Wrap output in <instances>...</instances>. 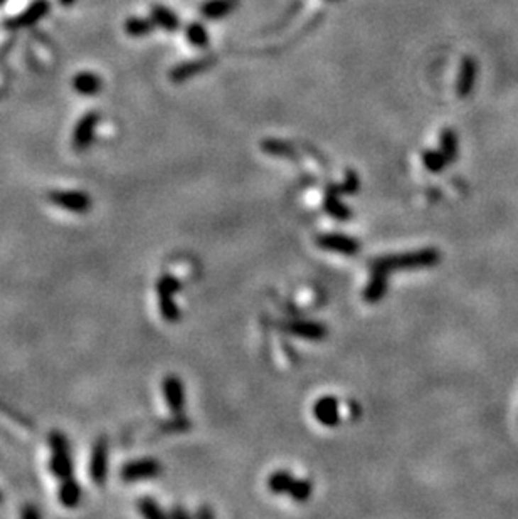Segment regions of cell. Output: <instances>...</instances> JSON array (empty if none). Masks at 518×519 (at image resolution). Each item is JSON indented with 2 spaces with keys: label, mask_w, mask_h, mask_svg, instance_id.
Masks as SVG:
<instances>
[{
  "label": "cell",
  "mask_w": 518,
  "mask_h": 519,
  "mask_svg": "<svg viewBox=\"0 0 518 519\" xmlns=\"http://www.w3.org/2000/svg\"><path fill=\"white\" fill-rule=\"evenodd\" d=\"M283 330L288 335L297 336V338L310 340V341H320L326 338L329 335V328L320 321H310V320H297L290 321L283 326Z\"/></svg>",
  "instance_id": "52a82bcc"
},
{
  "label": "cell",
  "mask_w": 518,
  "mask_h": 519,
  "mask_svg": "<svg viewBox=\"0 0 518 519\" xmlns=\"http://www.w3.org/2000/svg\"><path fill=\"white\" fill-rule=\"evenodd\" d=\"M441 261V254L438 249L428 247L414 250L406 254H390V256L375 257L370 262V271L392 272V271H411V269H428L434 267Z\"/></svg>",
  "instance_id": "6da1fadb"
},
{
  "label": "cell",
  "mask_w": 518,
  "mask_h": 519,
  "mask_svg": "<svg viewBox=\"0 0 518 519\" xmlns=\"http://www.w3.org/2000/svg\"><path fill=\"white\" fill-rule=\"evenodd\" d=\"M49 12V2L48 0H35V2L27 9L26 12H22L21 16L13 17L7 22L9 29H22V27H27L34 22H38L40 17H44L45 13Z\"/></svg>",
  "instance_id": "4fadbf2b"
},
{
  "label": "cell",
  "mask_w": 518,
  "mask_h": 519,
  "mask_svg": "<svg viewBox=\"0 0 518 519\" xmlns=\"http://www.w3.org/2000/svg\"><path fill=\"white\" fill-rule=\"evenodd\" d=\"M263 152L275 155V157H283V158H294L297 155V150L292 143L288 141H280V140H265L261 143Z\"/></svg>",
  "instance_id": "44dd1931"
},
{
  "label": "cell",
  "mask_w": 518,
  "mask_h": 519,
  "mask_svg": "<svg viewBox=\"0 0 518 519\" xmlns=\"http://www.w3.org/2000/svg\"><path fill=\"white\" fill-rule=\"evenodd\" d=\"M162 464L157 461V459H136V461L126 462L123 467H121L120 476L125 482H136V481H147V479H155L162 474Z\"/></svg>",
  "instance_id": "277c9868"
},
{
  "label": "cell",
  "mask_w": 518,
  "mask_h": 519,
  "mask_svg": "<svg viewBox=\"0 0 518 519\" xmlns=\"http://www.w3.org/2000/svg\"><path fill=\"white\" fill-rule=\"evenodd\" d=\"M59 2H61L62 6H71V4H75L76 0H59Z\"/></svg>",
  "instance_id": "e575fe53"
},
{
  "label": "cell",
  "mask_w": 518,
  "mask_h": 519,
  "mask_svg": "<svg viewBox=\"0 0 518 519\" xmlns=\"http://www.w3.org/2000/svg\"><path fill=\"white\" fill-rule=\"evenodd\" d=\"M422 163L428 168L431 173H439L444 170V167L449 165L446 157L439 152V150H428V152L422 153Z\"/></svg>",
  "instance_id": "d4e9b609"
},
{
  "label": "cell",
  "mask_w": 518,
  "mask_h": 519,
  "mask_svg": "<svg viewBox=\"0 0 518 519\" xmlns=\"http://www.w3.org/2000/svg\"><path fill=\"white\" fill-rule=\"evenodd\" d=\"M99 121V115L98 113H88L84 115L76 125L75 133H72V148L78 150V152H83L91 145L94 136V128H97Z\"/></svg>",
  "instance_id": "ba28073f"
},
{
  "label": "cell",
  "mask_w": 518,
  "mask_h": 519,
  "mask_svg": "<svg viewBox=\"0 0 518 519\" xmlns=\"http://www.w3.org/2000/svg\"><path fill=\"white\" fill-rule=\"evenodd\" d=\"M108 474V439L99 437L94 442L93 452L89 461V476L91 481L97 486H103Z\"/></svg>",
  "instance_id": "8992f818"
},
{
  "label": "cell",
  "mask_w": 518,
  "mask_h": 519,
  "mask_svg": "<svg viewBox=\"0 0 518 519\" xmlns=\"http://www.w3.org/2000/svg\"><path fill=\"white\" fill-rule=\"evenodd\" d=\"M312 493H313L312 481H308V479H293L292 486H290L288 493H286V494H288L293 501H297V503H304V501H308L312 498Z\"/></svg>",
  "instance_id": "cb8c5ba5"
},
{
  "label": "cell",
  "mask_w": 518,
  "mask_h": 519,
  "mask_svg": "<svg viewBox=\"0 0 518 519\" xmlns=\"http://www.w3.org/2000/svg\"><path fill=\"white\" fill-rule=\"evenodd\" d=\"M22 516H24V518H38V516H39V514H38V513H35L33 508H27V511H24V513H22Z\"/></svg>",
  "instance_id": "836d02e7"
},
{
  "label": "cell",
  "mask_w": 518,
  "mask_h": 519,
  "mask_svg": "<svg viewBox=\"0 0 518 519\" xmlns=\"http://www.w3.org/2000/svg\"><path fill=\"white\" fill-rule=\"evenodd\" d=\"M315 244L320 249L330 250V252L342 254V256H357L360 252V242L356 238H350L347 234H338V232H325L318 234L315 238Z\"/></svg>",
  "instance_id": "3957f363"
},
{
  "label": "cell",
  "mask_w": 518,
  "mask_h": 519,
  "mask_svg": "<svg viewBox=\"0 0 518 519\" xmlns=\"http://www.w3.org/2000/svg\"><path fill=\"white\" fill-rule=\"evenodd\" d=\"M157 294L175 296L182 289V282L172 274H162L157 281Z\"/></svg>",
  "instance_id": "83f0119b"
},
{
  "label": "cell",
  "mask_w": 518,
  "mask_h": 519,
  "mask_svg": "<svg viewBox=\"0 0 518 519\" xmlns=\"http://www.w3.org/2000/svg\"><path fill=\"white\" fill-rule=\"evenodd\" d=\"M49 445H51V461H49V467L54 477L65 481L67 477H72V459L70 454V440L62 432L54 430L49 435Z\"/></svg>",
  "instance_id": "7a4b0ae2"
},
{
  "label": "cell",
  "mask_w": 518,
  "mask_h": 519,
  "mask_svg": "<svg viewBox=\"0 0 518 519\" xmlns=\"http://www.w3.org/2000/svg\"><path fill=\"white\" fill-rule=\"evenodd\" d=\"M294 477L288 471H276L268 477V489L275 494H286Z\"/></svg>",
  "instance_id": "ffe728a7"
},
{
  "label": "cell",
  "mask_w": 518,
  "mask_h": 519,
  "mask_svg": "<svg viewBox=\"0 0 518 519\" xmlns=\"http://www.w3.org/2000/svg\"><path fill=\"white\" fill-rule=\"evenodd\" d=\"M72 86H75V89L79 94L93 96V94H98L101 91V79H99V76L93 74V72H79L72 79Z\"/></svg>",
  "instance_id": "e0dca14e"
},
{
  "label": "cell",
  "mask_w": 518,
  "mask_h": 519,
  "mask_svg": "<svg viewBox=\"0 0 518 519\" xmlns=\"http://www.w3.org/2000/svg\"><path fill=\"white\" fill-rule=\"evenodd\" d=\"M153 27H155V22H153V21L130 19L128 22H126L125 29L130 35H135V38H138V35H147L148 33H152Z\"/></svg>",
  "instance_id": "f546056e"
},
{
  "label": "cell",
  "mask_w": 518,
  "mask_h": 519,
  "mask_svg": "<svg viewBox=\"0 0 518 519\" xmlns=\"http://www.w3.org/2000/svg\"><path fill=\"white\" fill-rule=\"evenodd\" d=\"M238 6V0H207L201 6V13L207 19H221Z\"/></svg>",
  "instance_id": "2e32d148"
},
{
  "label": "cell",
  "mask_w": 518,
  "mask_h": 519,
  "mask_svg": "<svg viewBox=\"0 0 518 519\" xmlns=\"http://www.w3.org/2000/svg\"><path fill=\"white\" fill-rule=\"evenodd\" d=\"M187 40L190 44H194L195 48H206V45L209 44V34L206 30V27H204L202 24H190L187 27Z\"/></svg>",
  "instance_id": "f1b7e54d"
},
{
  "label": "cell",
  "mask_w": 518,
  "mask_h": 519,
  "mask_svg": "<svg viewBox=\"0 0 518 519\" xmlns=\"http://www.w3.org/2000/svg\"><path fill=\"white\" fill-rule=\"evenodd\" d=\"M136 508H138V511L143 514L145 518L148 519H157V518H169V514H167L163 509L158 506V503L155 499L152 498H143L140 499L138 503H136Z\"/></svg>",
  "instance_id": "4316f807"
},
{
  "label": "cell",
  "mask_w": 518,
  "mask_h": 519,
  "mask_svg": "<svg viewBox=\"0 0 518 519\" xmlns=\"http://www.w3.org/2000/svg\"><path fill=\"white\" fill-rule=\"evenodd\" d=\"M169 518H189V513L187 511H184V509H180V508H175L174 509V511H172V513H169Z\"/></svg>",
  "instance_id": "1f68e13d"
},
{
  "label": "cell",
  "mask_w": 518,
  "mask_h": 519,
  "mask_svg": "<svg viewBox=\"0 0 518 519\" xmlns=\"http://www.w3.org/2000/svg\"><path fill=\"white\" fill-rule=\"evenodd\" d=\"M49 202L75 213H86L91 208V199L79 190H53L48 195Z\"/></svg>",
  "instance_id": "5b68a950"
},
{
  "label": "cell",
  "mask_w": 518,
  "mask_h": 519,
  "mask_svg": "<svg viewBox=\"0 0 518 519\" xmlns=\"http://www.w3.org/2000/svg\"><path fill=\"white\" fill-rule=\"evenodd\" d=\"M162 391L172 413H182L185 407V390L179 376H165L162 381Z\"/></svg>",
  "instance_id": "9c48e42d"
},
{
  "label": "cell",
  "mask_w": 518,
  "mask_h": 519,
  "mask_svg": "<svg viewBox=\"0 0 518 519\" xmlns=\"http://www.w3.org/2000/svg\"><path fill=\"white\" fill-rule=\"evenodd\" d=\"M476 77H478V62L476 59L466 56L461 61L460 74H458L456 81V93L460 98H468L473 91L476 84Z\"/></svg>",
  "instance_id": "8fae6325"
},
{
  "label": "cell",
  "mask_w": 518,
  "mask_h": 519,
  "mask_svg": "<svg viewBox=\"0 0 518 519\" xmlns=\"http://www.w3.org/2000/svg\"><path fill=\"white\" fill-rule=\"evenodd\" d=\"M439 152L446 157L448 163H453L458 157V136L451 128H446L441 133Z\"/></svg>",
  "instance_id": "7402d4cb"
},
{
  "label": "cell",
  "mask_w": 518,
  "mask_h": 519,
  "mask_svg": "<svg viewBox=\"0 0 518 519\" xmlns=\"http://www.w3.org/2000/svg\"><path fill=\"white\" fill-rule=\"evenodd\" d=\"M389 274L387 272H380V271H372V277L370 281L367 282L365 289H363L362 298L363 301L369 303V304H375L379 301H382L387 294L389 289Z\"/></svg>",
  "instance_id": "7c38bea8"
},
{
  "label": "cell",
  "mask_w": 518,
  "mask_h": 519,
  "mask_svg": "<svg viewBox=\"0 0 518 519\" xmlns=\"http://www.w3.org/2000/svg\"><path fill=\"white\" fill-rule=\"evenodd\" d=\"M324 208L335 221H348L352 217V211L340 200V195L331 192L329 189H326V194L324 197Z\"/></svg>",
  "instance_id": "9a60e30c"
},
{
  "label": "cell",
  "mask_w": 518,
  "mask_h": 519,
  "mask_svg": "<svg viewBox=\"0 0 518 519\" xmlns=\"http://www.w3.org/2000/svg\"><path fill=\"white\" fill-rule=\"evenodd\" d=\"M190 425H192V423H190L187 417H184L182 413H174V417L162 423L160 429L163 432H184L189 430Z\"/></svg>",
  "instance_id": "4dcf8cb0"
},
{
  "label": "cell",
  "mask_w": 518,
  "mask_h": 519,
  "mask_svg": "<svg viewBox=\"0 0 518 519\" xmlns=\"http://www.w3.org/2000/svg\"><path fill=\"white\" fill-rule=\"evenodd\" d=\"M152 17H153V22H155L157 26L163 27L165 30H177L180 26V21L177 19L175 13L170 12L169 9H165V7L153 9Z\"/></svg>",
  "instance_id": "603a6c76"
},
{
  "label": "cell",
  "mask_w": 518,
  "mask_h": 519,
  "mask_svg": "<svg viewBox=\"0 0 518 519\" xmlns=\"http://www.w3.org/2000/svg\"><path fill=\"white\" fill-rule=\"evenodd\" d=\"M81 486L72 477H67L59 487V501L65 508H76L81 501Z\"/></svg>",
  "instance_id": "ac0fdd59"
},
{
  "label": "cell",
  "mask_w": 518,
  "mask_h": 519,
  "mask_svg": "<svg viewBox=\"0 0 518 519\" xmlns=\"http://www.w3.org/2000/svg\"><path fill=\"white\" fill-rule=\"evenodd\" d=\"M313 415L321 425L337 427L340 423V403L335 397H321L313 405Z\"/></svg>",
  "instance_id": "30bf717a"
},
{
  "label": "cell",
  "mask_w": 518,
  "mask_h": 519,
  "mask_svg": "<svg viewBox=\"0 0 518 519\" xmlns=\"http://www.w3.org/2000/svg\"><path fill=\"white\" fill-rule=\"evenodd\" d=\"M195 516H197V518H212V516H214V513H212L211 509L202 508L201 511H197V514H195Z\"/></svg>",
  "instance_id": "d6a6232c"
},
{
  "label": "cell",
  "mask_w": 518,
  "mask_h": 519,
  "mask_svg": "<svg viewBox=\"0 0 518 519\" xmlns=\"http://www.w3.org/2000/svg\"><path fill=\"white\" fill-rule=\"evenodd\" d=\"M0 503H2V493H0Z\"/></svg>",
  "instance_id": "d590c367"
},
{
  "label": "cell",
  "mask_w": 518,
  "mask_h": 519,
  "mask_svg": "<svg viewBox=\"0 0 518 519\" xmlns=\"http://www.w3.org/2000/svg\"><path fill=\"white\" fill-rule=\"evenodd\" d=\"M358 189H360V180H358V175L353 170H348L347 175H345L343 184L340 185H331L329 186V190L331 192L343 195V194H357Z\"/></svg>",
  "instance_id": "484cf974"
},
{
  "label": "cell",
  "mask_w": 518,
  "mask_h": 519,
  "mask_svg": "<svg viewBox=\"0 0 518 519\" xmlns=\"http://www.w3.org/2000/svg\"><path fill=\"white\" fill-rule=\"evenodd\" d=\"M158 311L167 323H179L182 311L174 301V296L158 294Z\"/></svg>",
  "instance_id": "d6986e66"
},
{
  "label": "cell",
  "mask_w": 518,
  "mask_h": 519,
  "mask_svg": "<svg viewBox=\"0 0 518 519\" xmlns=\"http://www.w3.org/2000/svg\"><path fill=\"white\" fill-rule=\"evenodd\" d=\"M212 65V59H197V61H189L184 65L177 66L170 72V79L174 83H184V81L190 79V77L199 74V72L206 71L209 66Z\"/></svg>",
  "instance_id": "5bb4252c"
}]
</instances>
